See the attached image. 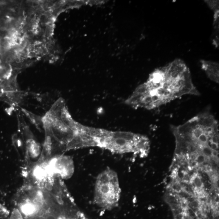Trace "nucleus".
<instances>
[{
	"label": "nucleus",
	"mask_w": 219,
	"mask_h": 219,
	"mask_svg": "<svg viewBox=\"0 0 219 219\" xmlns=\"http://www.w3.org/2000/svg\"><path fill=\"white\" fill-rule=\"evenodd\" d=\"M120 180L117 172L110 168L102 171L96 179L94 202L98 207L111 211L118 206L121 198Z\"/></svg>",
	"instance_id": "4"
},
{
	"label": "nucleus",
	"mask_w": 219,
	"mask_h": 219,
	"mask_svg": "<svg viewBox=\"0 0 219 219\" xmlns=\"http://www.w3.org/2000/svg\"><path fill=\"white\" fill-rule=\"evenodd\" d=\"M183 219H193L188 214L183 213Z\"/></svg>",
	"instance_id": "13"
},
{
	"label": "nucleus",
	"mask_w": 219,
	"mask_h": 219,
	"mask_svg": "<svg viewBox=\"0 0 219 219\" xmlns=\"http://www.w3.org/2000/svg\"><path fill=\"white\" fill-rule=\"evenodd\" d=\"M24 219H87L78 214L68 211L46 209L36 211L24 218Z\"/></svg>",
	"instance_id": "6"
},
{
	"label": "nucleus",
	"mask_w": 219,
	"mask_h": 219,
	"mask_svg": "<svg viewBox=\"0 0 219 219\" xmlns=\"http://www.w3.org/2000/svg\"><path fill=\"white\" fill-rule=\"evenodd\" d=\"M9 213V211L1 204L0 203V219L6 218Z\"/></svg>",
	"instance_id": "10"
},
{
	"label": "nucleus",
	"mask_w": 219,
	"mask_h": 219,
	"mask_svg": "<svg viewBox=\"0 0 219 219\" xmlns=\"http://www.w3.org/2000/svg\"><path fill=\"white\" fill-rule=\"evenodd\" d=\"M202 68L209 78L216 83H219V64L211 61L201 60Z\"/></svg>",
	"instance_id": "7"
},
{
	"label": "nucleus",
	"mask_w": 219,
	"mask_h": 219,
	"mask_svg": "<svg viewBox=\"0 0 219 219\" xmlns=\"http://www.w3.org/2000/svg\"><path fill=\"white\" fill-rule=\"evenodd\" d=\"M9 219H24L20 211L16 207H14L13 209Z\"/></svg>",
	"instance_id": "9"
},
{
	"label": "nucleus",
	"mask_w": 219,
	"mask_h": 219,
	"mask_svg": "<svg viewBox=\"0 0 219 219\" xmlns=\"http://www.w3.org/2000/svg\"><path fill=\"white\" fill-rule=\"evenodd\" d=\"M97 147L113 153H133L144 158L149 152L150 141L148 137L139 133L101 128L97 138Z\"/></svg>",
	"instance_id": "3"
},
{
	"label": "nucleus",
	"mask_w": 219,
	"mask_h": 219,
	"mask_svg": "<svg viewBox=\"0 0 219 219\" xmlns=\"http://www.w3.org/2000/svg\"><path fill=\"white\" fill-rule=\"evenodd\" d=\"M192 183L198 190H200L203 187V183L202 181L201 178L199 176L196 175L192 179Z\"/></svg>",
	"instance_id": "8"
},
{
	"label": "nucleus",
	"mask_w": 219,
	"mask_h": 219,
	"mask_svg": "<svg viewBox=\"0 0 219 219\" xmlns=\"http://www.w3.org/2000/svg\"><path fill=\"white\" fill-rule=\"evenodd\" d=\"M44 131L43 147L38 160H46L72 150L97 147L100 128L76 121L65 100L57 99L41 119Z\"/></svg>",
	"instance_id": "1"
},
{
	"label": "nucleus",
	"mask_w": 219,
	"mask_h": 219,
	"mask_svg": "<svg viewBox=\"0 0 219 219\" xmlns=\"http://www.w3.org/2000/svg\"><path fill=\"white\" fill-rule=\"evenodd\" d=\"M199 95L192 82L189 68L182 60L176 59L153 71L125 103L136 109L151 110L183 96Z\"/></svg>",
	"instance_id": "2"
},
{
	"label": "nucleus",
	"mask_w": 219,
	"mask_h": 219,
	"mask_svg": "<svg viewBox=\"0 0 219 219\" xmlns=\"http://www.w3.org/2000/svg\"><path fill=\"white\" fill-rule=\"evenodd\" d=\"M40 162L44 163L49 175L52 177H59L64 181L70 179L74 175L75 166L73 158L70 156L61 155Z\"/></svg>",
	"instance_id": "5"
},
{
	"label": "nucleus",
	"mask_w": 219,
	"mask_h": 219,
	"mask_svg": "<svg viewBox=\"0 0 219 219\" xmlns=\"http://www.w3.org/2000/svg\"><path fill=\"white\" fill-rule=\"evenodd\" d=\"M190 207L193 209H197L199 207L200 205L199 201L198 200H193L190 203Z\"/></svg>",
	"instance_id": "12"
},
{
	"label": "nucleus",
	"mask_w": 219,
	"mask_h": 219,
	"mask_svg": "<svg viewBox=\"0 0 219 219\" xmlns=\"http://www.w3.org/2000/svg\"><path fill=\"white\" fill-rule=\"evenodd\" d=\"M213 219H219L218 217H215Z\"/></svg>",
	"instance_id": "14"
},
{
	"label": "nucleus",
	"mask_w": 219,
	"mask_h": 219,
	"mask_svg": "<svg viewBox=\"0 0 219 219\" xmlns=\"http://www.w3.org/2000/svg\"><path fill=\"white\" fill-rule=\"evenodd\" d=\"M206 2L207 3L208 5L210 7L212 10L216 11L219 10V1H207Z\"/></svg>",
	"instance_id": "11"
}]
</instances>
